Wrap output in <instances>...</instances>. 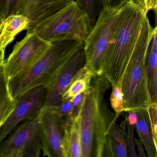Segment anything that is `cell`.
Segmentation results:
<instances>
[{
  "instance_id": "3957f363",
  "label": "cell",
  "mask_w": 157,
  "mask_h": 157,
  "mask_svg": "<svg viewBox=\"0 0 157 157\" xmlns=\"http://www.w3.org/2000/svg\"><path fill=\"white\" fill-rule=\"evenodd\" d=\"M84 42L63 40L51 43L42 56L26 72L10 81L11 93L15 100L36 87L49 89L68 60L83 49Z\"/></svg>"
},
{
  "instance_id": "52a82bcc",
  "label": "cell",
  "mask_w": 157,
  "mask_h": 157,
  "mask_svg": "<svg viewBox=\"0 0 157 157\" xmlns=\"http://www.w3.org/2000/svg\"><path fill=\"white\" fill-rule=\"evenodd\" d=\"M41 151L38 116L17 125L0 143V157H39Z\"/></svg>"
},
{
  "instance_id": "7402d4cb",
  "label": "cell",
  "mask_w": 157,
  "mask_h": 157,
  "mask_svg": "<svg viewBox=\"0 0 157 157\" xmlns=\"http://www.w3.org/2000/svg\"><path fill=\"white\" fill-rule=\"evenodd\" d=\"M152 137L157 145V103H152L147 110Z\"/></svg>"
},
{
  "instance_id": "f1b7e54d",
  "label": "cell",
  "mask_w": 157,
  "mask_h": 157,
  "mask_svg": "<svg viewBox=\"0 0 157 157\" xmlns=\"http://www.w3.org/2000/svg\"><path fill=\"white\" fill-rule=\"evenodd\" d=\"M135 1L146 10L147 7V0H135ZM147 11V10H146Z\"/></svg>"
},
{
  "instance_id": "8992f818",
  "label": "cell",
  "mask_w": 157,
  "mask_h": 157,
  "mask_svg": "<svg viewBox=\"0 0 157 157\" xmlns=\"http://www.w3.org/2000/svg\"><path fill=\"white\" fill-rule=\"evenodd\" d=\"M118 10L103 8L84 41V67L93 78L102 75L106 54L115 30Z\"/></svg>"
},
{
  "instance_id": "4fadbf2b",
  "label": "cell",
  "mask_w": 157,
  "mask_h": 157,
  "mask_svg": "<svg viewBox=\"0 0 157 157\" xmlns=\"http://www.w3.org/2000/svg\"><path fill=\"white\" fill-rule=\"evenodd\" d=\"M78 115L64 118L65 127L63 147L65 157H82V156Z\"/></svg>"
},
{
  "instance_id": "ba28073f",
  "label": "cell",
  "mask_w": 157,
  "mask_h": 157,
  "mask_svg": "<svg viewBox=\"0 0 157 157\" xmlns=\"http://www.w3.org/2000/svg\"><path fill=\"white\" fill-rule=\"evenodd\" d=\"M51 44L33 31L27 32L22 40L16 42L12 52L5 59V71L9 81L29 70Z\"/></svg>"
},
{
  "instance_id": "277c9868",
  "label": "cell",
  "mask_w": 157,
  "mask_h": 157,
  "mask_svg": "<svg viewBox=\"0 0 157 157\" xmlns=\"http://www.w3.org/2000/svg\"><path fill=\"white\" fill-rule=\"evenodd\" d=\"M154 30L147 15L136 45L132 65L123 82L124 112L147 111L152 103L148 84L147 59Z\"/></svg>"
},
{
  "instance_id": "d6986e66",
  "label": "cell",
  "mask_w": 157,
  "mask_h": 157,
  "mask_svg": "<svg viewBox=\"0 0 157 157\" xmlns=\"http://www.w3.org/2000/svg\"><path fill=\"white\" fill-rule=\"evenodd\" d=\"M93 78L91 73L83 67L76 79L63 94L62 101L71 99L75 95L86 91L90 86Z\"/></svg>"
},
{
  "instance_id": "6da1fadb",
  "label": "cell",
  "mask_w": 157,
  "mask_h": 157,
  "mask_svg": "<svg viewBox=\"0 0 157 157\" xmlns=\"http://www.w3.org/2000/svg\"><path fill=\"white\" fill-rule=\"evenodd\" d=\"M111 86L105 78L99 76L93 78L84 91L78 115L82 157H114L111 131L117 118L105 99Z\"/></svg>"
},
{
  "instance_id": "e0dca14e",
  "label": "cell",
  "mask_w": 157,
  "mask_h": 157,
  "mask_svg": "<svg viewBox=\"0 0 157 157\" xmlns=\"http://www.w3.org/2000/svg\"><path fill=\"white\" fill-rule=\"evenodd\" d=\"M154 28L147 59L149 90L152 103H157V29Z\"/></svg>"
},
{
  "instance_id": "603a6c76",
  "label": "cell",
  "mask_w": 157,
  "mask_h": 157,
  "mask_svg": "<svg viewBox=\"0 0 157 157\" xmlns=\"http://www.w3.org/2000/svg\"><path fill=\"white\" fill-rule=\"evenodd\" d=\"M127 126V142L128 151L130 157H138L136 151L135 144V136H134V128L135 125L129 124L126 121Z\"/></svg>"
},
{
  "instance_id": "83f0119b",
  "label": "cell",
  "mask_w": 157,
  "mask_h": 157,
  "mask_svg": "<svg viewBox=\"0 0 157 157\" xmlns=\"http://www.w3.org/2000/svg\"><path fill=\"white\" fill-rule=\"evenodd\" d=\"M157 0H147L146 10L148 12L150 10H157Z\"/></svg>"
},
{
  "instance_id": "4316f807",
  "label": "cell",
  "mask_w": 157,
  "mask_h": 157,
  "mask_svg": "<svg viewBox=\"0 0 157 157\" xmlns=\"http://www.w3.org/2000/svg\"><path fill=\"white\" fill-rule=\"evenodd\" d=\"M127 113H128V115L127 114L126 115L127 122L129 124L135 125L137 121L136 113V112H128Z\"/></svg>"
},
{
  "instance_id": "d4e9b609",
  "label": "cell",
  "mask_w": 157,
  "mask_h": 157,
  "mask_svg": "<svg viewBox=\"0 0 157 157\" xmlns=\"http://www.w3.org/2000/svg\"><path fill=\"white\" fill-rule=\"evenodd\" d=\"M132 0H101L103 8L111 10H117Z\"/></svg>"
},
{
  "instance_id": "ac0fdd59",
  "label": "cell",
  "mask_w": 157,
  "mask_h": 157,
  "mask_svg": "<svg viewBox=\"0 0 157 157\" xmlns=\"http://www.w3.org/2000/svg\"><path fill=\"white\" fill-rule=\"evenodd\" d=\"M111 135L114 157H128L126 116L120 125L117 120L115 121L111 128Z\"/></svg>"
},
{
  "instance_id": "cb8c5ba5",
  "label": "cell",
  "mask_w": 157,
  "mask_h": 157,
  "mask_svg": "<svg viewBox=\"0 0 157 157\" xmlns=\"http://www.w3.org/2000/svg\"><path fill=\"white\" fill-rule=\"evenodd\" d=\"M73 104L71 99L63 100L60 106L58 108L59 113L63 118L72 115Z\"/></svg>"
},
{
  "instance_id": "7a4b0ae2",
  "label": "cell",
  "mask_w": 157,
  "mask_h": 157,
  "mask_svg": "<svg viewBox=\"0 0 157 157\" xmlns=\"http://www.w3.org/2000/svg\"><path fill=\"white\" fill-rule=\"evenodd\" d=\"M147 12L132 0L118 9L114 33L108 48L102 76L111 87L123 82L135 56V48Z\"/></svg>"
},
{
  "instance_id": "5bb4252c",
  "label": "cell",
  "mask_w": 157,
  "mask_h": 157,
  "mask_svg": "<svg viewBox=\"0 0 157 157\" xmlns=\"http://www.w3.org/2000/svg\"><path fill=\"white\" fill-rule=\"evenodd\" d=\"M29 21L22 15H11L3 19L0 27V55H5L8 45L24 30L28 31Z\"/></svg>"
},
{
  "instance_id": "5b68a950",
  "label": "cell",
  "mask_w": 157,
  "mask_h": 157,
  "mask_svg": "<svg viewBox=\"0 0 157 157\" xmlns=\"http://www.w3.org/2000/svg\"><path fill=\"white\" fill-rule=\"evenodd\" d=\"M91 30L87 14L75 2L66 6L36 25L32 31L50 43L63 40L84 42Z\"/></svg>"
},
{
  "instance_id": "8fae6325",
  "label": "cell",
  "mask_w": 157,
  "mask_h": 157,
  "mask_svg": "<svg viewBox=\"0 0 157 157\" xmlns=\"http://www.w3.org/2000/svg\"><path fill=\"white\" fill-rule=\"evenodd\" d=\"M48 89L44 86L36 87L16 99L14 110L0 128V143L21 122L38 116L44 105Z\"/></svg>"
},
{
  "instance_id": "30bf717a",
  "label": "cell",
  "mask_w": 157,
  "mask_h": 157,
  "mask_svg": "<svg viewBox=\"0 0 157 157\" xmlns=\"http://www.w3.org/2000/svg\"><path fill=\"white\" fill-rule=\"evenodd\" d=\"M43 157H65L63 139L65 120L58 108L44 106L38 116Z\"/></svg>"
},
{
  "instance_id": "9c48e42d",
  "label": "cell",
  "mask_w": 157,
  "mask_h": 157,
  "mask_svg": "<svg viewBox=\"0 0 157 157\" xmlns=\"http://www.w3.org/2000/svg\"><path fill=\"white\" fill-rule=\"evenodd\" d=\"M71 0H0V16L22 15L29 21L28 31L66 6Z\"/></svg>"
},
{
  "instance_id": "f546056e",
  "label": "cell",
  "mask_w": 157,
  "mask_h": 157,
  "mask_svg": "<svg viewBox=\"0 0 157 157\" xmlns=\"http://www.w3.org/2000/svg\"><path fill=\"white\" fill-rule=\"evenodd\" d=\"M3 19H2L1 16H0V27L2 23V21H3Z\"/></svg>"
},
{
  "instance_id": "44dd1931",
  "label": "cell",
  "mask_w": 157,
  "mask_h": 157,
  "mask_svg": "<svg viewBox=\"0 0 157 157\" xmlns=\"http://www.w3.org/2000/svg\"><path fill=\"white\" fill-rule=\"evenodd\" d=\"M112 93L110 98V103L112 108L114 111L115 117L117 118L122 113L124 112L122 91L123 85L117 83L112 86Z\"/></svg>"
},
{
  "instance_id": "7c38bea8",
  "label": "cell",
  "mask_w": 157,
  "mask_h": 157,
  "mask_svg": "<svg viewBox=\"0 0 157 157\" xmlns=\"http://www.w3.org/2000/svg\"><path fill=\"white\" fill-rule=\"evenodd\" d=\"M85 56L83 49L76 53L63 67L48 89L44 106L58 108L62 97L84 67Z\"/></svg>"
},
{
  "instance_id": "9a60e30c",
  "label": "cell",
  "mask_w": 157,
  "mask_h": 157,
  "mask_svg": "<svg viewBox=\"0 0 157 157\" xmlns=\"http://www.w3.org/2000/svg\"><path fill=\"white\" fill-rule=\"evenodd\" d=\"M4 64L5 56H0V128L13 112L16 103L10 90Z\"/></svg>"
},
{
  "instance_id": "484cf974",
  "label": "cell",
  "mask_w": 157,
  "mask_h": 157,
  "mask_svg": "<svg viewBox=\"0 0 157 157\" xmlns=\"http://www.w3.org/2000/svg\"><path fill=\"white\" fill-rule=\"evenodd\" d=\"M135 147L136 149L137 154L138 157H146L147 156L146 153H145V150H144V147H143L141 142L139 139H137L135 138Z\"/></svg>"
},
{
  "instance_id": "2e32d148",
  "label": "cell",
  "mask_w": 157,
  "mask_h": 157,
  "mask_svg": "<svg viewBox=\"0 0 157 157\" xmlns=\"http://www.w3.org/2000/svg\"><path fill=\"white\" fill-rule=\"evenodd\" d=\"M137 121L135 128L140 140L149 157H157V145L152 137L149 118L147 111L136 112Z\"/></svg>"
},
{
  "instance_id": "ffe728a7",
  "label": "cell",
  "mask_w": 157,
  "mask_h": 157,
  "mask_svg": "<svg viewBox=\"0 0 157 157\" xmlns=\"http://www.w3.org/2000/svg\"><path fill=\"white\" fill-rule=\"evenodd\" d=\"M85 13L90 22L91 29L94 25L103 9L101 0H73Z\"/></svg>"
}]
</instances>
